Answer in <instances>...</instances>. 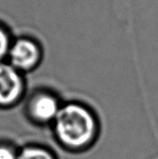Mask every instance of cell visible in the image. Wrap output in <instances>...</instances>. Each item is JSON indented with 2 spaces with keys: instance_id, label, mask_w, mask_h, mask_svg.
Returning <instances> with one entry per match:
<instances>
[{
  "instance_id": "cell-1",
  "label": "cell",
  "mask_w": 158,
  "mask_h": 159,
  "mask_svg": "<svg viewBox=\"0 0 158 159\" xmlns=\"http://www.w3.org/2000/svg\"><path fill=\"white\" fill-rule=\"evenodd\" d=\"M55 127L59 139L71 147H80L88 143L96 128L92 114L78 103L61 106L55 118Z\"/></svg>"
},
{
  "instance_id": "cell-2",
  "label": "cell",
  "mask_w": 158,
  "mask_h": 159,
  "mask_svg": "<svg viewBox=\"0 0 158 159\" xmlns=\"http://www.w3.org/2000/svg\"><path fill=\"white\" fill-rule=\"evenodd\" d=\"M43 58L40 44L29 36H20L13 39L7 61L22 74L38 67Z\"/></svg>"
},
{
  "instance_id": "cell-3",
  "label": "cell",
  "mask_w": 158,
  "mask_h": 159,
  "mask_svg": "<svg viewBox=\"0 0 158 159\" xmlns=\"http://www.w3.org/2000/svg\"><path fill=\"white\" fill-rule=\"evenodd\" d=\"M23 75L8 61L0 62V106H10L21 98L25 89Z\"/></svg>"
},
{
  "instance_id": "cell-4",
  "label": "cell",
  "mask_w": 158,
  "mask_h": 159,
  "mask_svg": "<svg viewBox=\"0 0 158 159\" xmlns=\"http://www.w3.org/2000/svg\"><path fill=\"white\" fill-rule=\"evenodd\" d=\"M60 109L61 106L57 99L48 92H40L36 94L30 104V110L33 116L42 122L55 120Z\"/></svg>"
},
{
  "instance_id": "cell-5",
  "label": "cell",
  "mask_w": 158,
  "mask_h": 159,
  "mask_svg": "<svg viewBox=\"0 0 158 159\" xmlns=\"http://www.w3.org/2000/svg\"><path fill=\"white\" fill-rule=\"evenodd\" d=\"M13 39L8 30L0 23V62L7 61V54Z\"/></svg>"
},
{
  "instance_id": "cell-6",
  "label": "cell",
  "mask_w": 158,
  "mask_h": 159,
  "mask_svg": "<svg viewBox=\"0 0 158 159\" xmlns=\"http://www.w3.org/2000/svg\"><path fill=\"white\" fill-rule=\"evenodd\" d=\"M17 159H53L51 155L39 148H27L23 150Z\"/></svg>"
},
{
  "instance_id": "cell-7",
  "label": "cell",
  "mask_w": 158,
  "mask_h": 159,
  "mask_svg": "<svg viewBox=\"0 0 158 159\" xmlns=\"http://www.w3.org/2000/svg\"><path fill=\"white\" fill-rule=\"evenodd\" d=\"M0 159H17L13 152L6 147H0Z\"/></svg>"
}]
</instances>
